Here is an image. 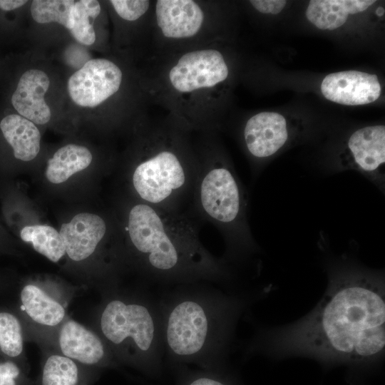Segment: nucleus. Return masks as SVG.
<instances>
[{
	"label": "nucleus",
	"instance_id": "1",
	"mask_svg": "<svg viewBox=\"0 0 385 385\" xmlns=\"http://www.w3.org/2000/svg\"><path fill=\"white\" fill-rule=\"evenodd\" d=\"M274 354L366 361L384 353L385 289L381 273L349 264L334 267L317 306L266 340Z\"/></svg>",
	"mask_w": 385,
	"mask_h": 385
},
{
	"label": "nucleus",
	"instance_id": "2",
	"mask_svg": "<svg viewBox=\"0 0 385 385\" xmlns=\"http://www.w3.org/2000/svg\"><path fill=\"white\" fill-rule=\"evenodd\" d=\"M224 42L145 58L138 71L152 105L193 133H216L230 90Z\"/></svg>",
	"mask_w": 385,
	"mask_h": 385
},
{
	"label": "nucleus",
	"instance_id": "3",
	"mask_svg": "<svg viewBox=\"0 0 385 385\" xmlns=\"http://www.w3.org/2000/svg\"><path fill=\"white\" fill-rule=\"evenodd\" d=\"M123 230L139 268L152 283L172 287L232 277L227 262L202 245L196 223L186 212L137 200L128 207Z\"/></svg>",
	"mask_w": 385,
	"mask_h": 385
},
{
	"label": "nucleus",
	"instance_id": "4",
	"mask_svg": "<svg viewBox=\"0 0 385 385\" xmlns=\"http://www.w3.org/2000/svg\"><path fill=\"white\" fill-rule=\"evenodd\" d=\"M209 283L172 286L157 297L164 356L173 364L192 363L211 370L227 354L246 302Z\"/></svg>",
	"mask_w": 385,
	"mask_h": 385
},
{
	"label": "nucleus",
	"instance_id": "5",
	"mask_svg": "<svg viewBox=\"0 0 385 385\" xmlns=\"http://www.w3.org/2000/svg\"><path fill=\"white\" fill-rule=\"evenodd\" d=\"M134 128L129 177L137 200L185 212L198 166L194 133L166 113L146 115Z\"/></svg>",
	"mask_w": 385,
	"mask_h": 385
},
{
	"label": "nucleus",
	"instance_id": "6",
	"mask_svg": "<svg viewBox=\"0 0 385 385\" xmlns=\"http://www.w3.org/2000/svg\"><path fill=\"white\" fill-rule=\"evenodd\" d=\"M195 134L198 166L190 212L221 233L226 262L244 260L257 249L248 224L245 190L216 133Z\"/></svg>",
	"mask_w": 385,
	"mask_h": 385
},
{
	"label": "nucleus",
	"instance_id": "7",
	"mask_svg": "<svg viewBox=\"0 0 385 385\" xmlns=\"http://www.w3.org/2000/svg\"><path fill=\"white\" fill-rule=\"evenodd\" d=\"M220 3L153 0L148 56L224 42Z\"/></svg>",
	"mask_w": 385,
	"mask_h": 385
},
{
	"label": "nucleus",
	"instance_id": "8",
	"mask_svg": "<svg viewBox=\"0 0 385 385\" xmlns=\"http://www.w3.org/2000/svg\"><path fill=\"white\" fill-rule=\"evenodd\" d=\"M103 336L113 345L131 346L133 360L151 374L160 372L164 357L162 319L157 298L113 299L100 319Z\"/></svg>",
	"mask_w": 385,
	"mask_h": 385
},
{
	"label": "nucleus",
	"instance_id": "9",
	"mask_svg": "<svg viewBox=\"0 0 385 385\" xmlns=\"http://www.w3.org/2000/svg\"><path fill=\"white\" fill-rule=\"evenodd\" d=\"M123 68L113 59L93 58L69 78L67 88L71 100L84 108H96L125 91Z\"/></svg>",
	"mask_w": 385,
	"mask_h": 385
},
{
	"label": "nucleus",
	"instance_id": "10",
	"mask_svg": "<svg viewBox=\"0 0 385 385\" xmlns=\"http://www.w3.org/2000/svg\"><path fill=\"white\" fill-rule=\"evenodd\" d=\"M385 127L366 126L355 130L347 140L334 170H354L384 191Z\"/></svg>",
	"mask_w": 385,
	"mask_h": 385
},
{
	"label": "nucleus",
	"instance_id": "11",
	"mask_svg": "<svg viewBox=\"0 0 385 385\" xmlns=\"http://www.w3.org/2000/svg\"><path fill=\"white\" fill-rule=\"evenodd\" d=\"M285 118L275 112H260L251 116L242 128V140L251 159L258 164L272 157L289 140Z\"/></svg>",
	"mask_w": 385,
	"mask_h": 385
},
{
	"label": "nucleus",
	"instance_id": "12",
	"mask_svg": "<svg viewBox=\"0 0 385 385\" xmlns=\"http://www.w3.org/2000/svg\"><path fill=\"white\" fill-rule=\"evenodd\" d=\"M328 100L346 106L364 105L376 101L381 87L376 75L358 71L332 73L321 84Z\"/></svg>",
	"mask_w": 385,
	"mask_h": 385
},
{
	"label": "nucleus",
	"instance_id": "13",
	"mask_svg": "<svg viewBox=\"0 0 385 385\" xmlns=\"http://www.w3.org/2000/svg\"><path fill=\"white\" fill-rule=\"evenodd\" d=\"M108 232L106 220L98 215L79 213L61 225L59 234L68 256L81 261L91 256Z\"/></svg>",
	"mask_w": 385,
	"mask_h": 385
},
{
	"label": "nucleus",
	"instance_id": "14",
	"mask_svg": "<svg viewBox=\"0 0 385 385\" xmlns=\"http://www.w3.org/2000/svg\"><path fill=\"white\" fill-rule=\"evenodd\" d=\"M50 79L42 70L32 68L21 76L11 97V103L19 115L34 124H46L51 112L44 96L48 90Z\"/></svg>",
	"mask_w": 385,
	"mask_h": 385
},
{
	"label": "nucleus",
	"instance_id": "15",
	"mask_svg": "<svg viewBox=\"0 0 385 385\" xmlns=\"http://www.w3.org/2000/svg\"><path fill=\"white\" fill-rule=\"evenodd\" d=\"M59 344L65 356L80 363L94 365L101 362L106 350L101 339L81 324L70 320L62 327Z\"/></svg>",
	"mask_w": 385,
	"mask_h": 385
},
{
	"label": "nucleus",
	"instance_id": "16",
	"mask_svg": "<svg viewBox=\"0 0 385 385\" xmlns=\"http://www.w3.org/2000/svg\"><path fill=\"white\" fill-rule=\"evenodd\" d=\"M374 3L371 0H312L306 16L319 29L334 30L345 24L349 14L362 12Z\"/></svg>",
	"mask_w": 385,
	"mask_h": 385
},
{
	"label": "nucleus",
	"instance_id": "17",
	"mask_svg": "<svg viewBox=\"0 0 385 385\" xmlns=\"http://www.w3.org/2000/svg\"><path fill=\"white\" fill-rule=\"evenodd\" d=\"M0 128L16 159L30 161L37 156L41 133L34 123L20 115L11 114L1 120Z\"/></svg>",
	"mask_w": 385,
	"mask_h": 385
},
{
	"label": "nucleus",
	"instance_id": "18",
	"mask_svg": "<svg viewBox=\"0 0 385 385\" xmlns=\"http://www.w3.org/2000/svg\"><path fill=\"white\" fill-rule=\"evenodd\" d=\"M92 160L93 155L86 147L68 144L60 148L48 160L46 177L54 184L63 183L88 167Z\"/></svg>",
	"mask_w": 385,
	"mask_h": 385
},
{
	"label": "nucleus",
	"instance_id": "19",
	"mask_svg": "<svg viewBox=\"0 0 385 385\" xmlns=\"http://www.w3.org/2000/svg\"><path fill=\"white\" fill-rule=\"evenodd\" d=\"M21 299L24 311L38 324L56 326L64 317L63 307L37 286L26 285L21 292Z\"/></svg>",
	"mask_w": 385,
	"mask_h": 385
},
{
	"label": "nucleus",
	"instance_id": "20",
	"mask_svg": "<svg viewBox=\"0 0 385 385\" xmlns=\"http://www.w3.org/2000/svg\"><path fill=\"white\" fill-rule=\"evenodd\" d=\"M24 242H31L34 250L53 262L66 253L59 232L53 227L37 225L24 227L20 232Z\"/></svg>",
	"mask_w": 385,
	"mask_h": 385
},
{
	"label": "nucleus",
	"instance_id": "21",
	"mask_svg": "<svg viewBox=\"0 0 385 385\" xmlns=\"http://www.w3.org/2000/svg\"><path fill=\"white\" fill-rule=\"evenodd\" d=\"M101 11V6L98 1H75L72 14L73 27L70 32L77 41L86 46L96 42L93 24Z\"/></svg>",
	"mask_w": 385,
	"mask_h": 385
},
{
	"label": "nucleus",
	"instance_id": "22",
	"mask_svg": "<svg viewBox=\"0 0 385 385\" xmlns=\"http://www.w3.org/2000/svg\"><path fill=\"white\" fill-rule=\"evenodd\" d=\"M74 3L73 0H34L31 14L38 24L56 22L70 31Z\"/></svg>",
	"mask_w": 385,
	"mask_h": 385
},
{
	"label": "nucleus",
	"instance_id": "23",
	"mask_svg": "<svg viewBox=\"0 0 385 385\" xmlns=\"http://www.w3.org/2000/svg\"><path fill=\"white\" fill-rule=\"evenodd\" d=\"M80 371L73 359L65 356H49L43 367L41 385H78Z\"/></svg>",
	"mask_w": 385,
	"mask_h": 385
},
{
	"label": "nucleus",
	"instance_id": "24",
	"mask_svg": "<svg viewBox=\"0 0 385 385\" xmlns=\"http://www.w3.org/2000/svg\"><path fill=\"white\" fill-rule=\"evenodd\" d=\"M0 349L11 357L19 356L23 350L21 324L15 316L7 312L0 313Z\"/></svg>",
	"mask_w": 385,
	"mask_h": 385
},
{
	"label": "nucleus",
	"instance_id": "25",
	"mask_svg": "<svg viewBox=\"0 0 385 385\" xmlns=\"http://www.w3.org/2000/svg\"><path fill=\"white\" fill-rule=\"evenodd\" d=\"M250 5L262 14H277L282 11L287 4L284 0H251Z\"/></svg>",
	"mask_w": 385,
	"mask_h": 385
},
{
	"label": "nucleus",
	"instance_id": "26",
	"mask_svg": "<svg viewBox=\"0 0 385 385\" xmlns=\"http://www.w3.org/2000/svg\"><path fill=\"white\" fill-rule=\"evenodd\" d=\"M20 374V369L14 362L0 364V385H17L16 379Z\"/></svg>",
	"mask_w": 385,
	"mask_h": 385
},
{
	"label": "nucleus",
	"instance_id": "27",
	"mask_svg": "<svg viewBox=\"0 0 385 385\" xmlns=\"http://www.w3.org/2000/svg\"><path fill=\"white\" fill-rule=\"evenodd\" d=\"M183 385H227L222 380L211 374L191 375L184 381Z\"/></svg>",
	"mask_w": 385,
	"mask_h": 385
},
{
	"label": "nucleus",
	"instance_id": "28",
	"mask_svg": "<svg viewBox=\"0 0 385 385\" xmlns=\"http://www.w3.org/2000/svg\"><path fill=\"white\" fill-rule=\"evenodd\" d=\"M28 1L26 0H0V9L4 11H11L18 9Z\"/></svg>",
	"mask_w": 385,
	"mask_h": 385
},
{
	"label": "nucleus",
	"instance_id": "29",
	"mask_svg": "<svg viewBox=\"0 0 385 385\" xmlns=\"http://www.w3.org/2000/svg\"><path fill=\"white\" fill-rule=\"evenodd\" d=\"M376 13L378 16H382L384 14V9L383 7L379 6L377 9Z\"/></svg>",
	"mask_w": 385,
	"mask_h": 385
}]
</instances>
